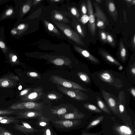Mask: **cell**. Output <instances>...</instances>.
I'll list each match as a JSON object with an SVG mask.
<instances>
[{
    "label": "cell",
    "instance_id": "obj_1",
    "mask_svg": "<svg viewBox=\"0 0 135 135\" xmlns=\"http://www.w3.org/2000/svg\"><path fill=\"white\" fill-rule=\"evenodd\" d=\"M52 126L58 131L65 132L76 129L81 123L80 119L51 120Z\"/></svg>",
    "mask_w": 135,
    "mask_h": 135
},
{
    "label": "cell",
    "instance_id": "obj_2",
    "mask_svg": "<svg viewBox=\"0 0 135 135\" xmlns=\"http://www.w3.org/2000/svg\"><path fill=\"white\" fill-rule=\"evenodd\" d=\"M42 104L32 102H27L13 104L9 107L8 109L12 110H34L42 111Z\"/></svg>",
    "mask_w": 135,
    "mask_h": 135
},
{
    "label": "cell",
    "instance_id": "obj_3",
    "mask_svg": "<svg viewBox=\"0 0 135 135\" xmlns=\"http://www.w3.org/2000/svg\"><path fill=\"white\" fill-rule=\"evenodd\" d=\"M54 83L60 84L65 87L88 91L87 89L73 82L68 81L58 76H54L52 78Z\"/></svg>",
    "mask_w": 135,
    "mask_h": 135
},
{
    "label": "cell",
    "instance_id": "obj_4",
    "mask_svg": "<svg viewBox=\"0 0 135 135\" xmlns=\"http://www.w3.org/2000/svg\"><path fill=\"white\" fill-rule=\"evenodd\" d=\"M88 11L89 15V26L91 33L94 36L96 31L95 15H94L91 1L88 0L86 2Z\"/></svg>",
    "mask_w": 135,
    "mask_h": 135
},
{
    "label": "cell",
    "instance_id": "obj_5",
    "mask_svg": "<svg viewBox=\"0 0 135 135\" xmlns=\"http://www.w3.org/2000/svg\"><path fill=\"white\" fill-rule=\"evenodd\" d=\"M102 93L104 99L113 112L117 114L119 112L118 103L113 96L103 90Z\"/></svg>",
    "mask_w": 135,
    "mask_h": 135
},
{
    "label": "cell",
    "instance_id": "obj_6",
    "mask_svg": "<svg viewBox=\"0 0 135 135\" xmlns=\"http://www.w3.org/2000/svg\"><path fill=\"white\" fill-rule=\"evenodd\" d=\"M17 119L37 118L42 115V111L22 110L16 114Z\"/></svg>",
    "mask_w": 135,
    "mask_h": 135
},
{
    "label": "cell",
    "instance_id": "obj_7",
    "mask_svg": "<svg viewBox=\"0 0 135 135\" xmlns=\"http://www.w3.org/2000/svg\"><path fill=\"white\" fill-rule=\"evenodd\" d=\"M13 1L15 4V8L17 21L21 20L23 15L27 13L30 10V6L27 4H22L20 0Z\"/></svg>",
    "mask_w": 135,
    "mask_h": 135
},
{
    "label": "cell",
    "instance_id": "obj_8",
    "mask_svg": "<svg viewBox=\"0 0 135 135\" xmlns=\"http://www.w3.org/2000/svg\"><path fill=\"white\" fill-rule=\"evenodd\" d=\"M21 124L17 123L15 124L13 127L17 131L25 134L33 133L38 132L37 129L32 127L28 123L21 121Z\"/></svg>",
    "mask_w": 135,
    "mask_h": 135
},
{
    "label": "cell",
    "instance_id": "obj_9",
    "mask_svg": "<svg viewBox=\"0 0 135 135\" xmlns=\"http://www.w3.org/2000/svg\"><path fill=\"white\" fill-rule=\"evenodd\" d=\"M16 17L15 7L12 5L6 4L3 12L0 16V22L8 19H14Z\"/></svg>",
    "mask_w": 135,
    "mask_h": 135
},
{
    "label": "cell",
    "instance_id": "obj_10",
    "mask_svg": "<svg viewBox=\"0 0 135 135\" xmlns=\"http://www.w3.org/2000/svg\"><path fill=\"white\" fill-rule=\"evenodd\" d=\"M85 117V115L83 113L80 112L76 109H74L73 111L62 115L59 119H81Z\"/></svg>",
    "mask_w": 135,
    "mask_h": 135
},
{
    "label": "cell",
    "instance_id": "obj_11",
    "mask_svg": "<svg viewBox=\"0 0 135 135\" xmlns=\"http://www.w3.org/2000/svg\"><path fill=\"white\" fill-rule=\"evenodd\" d=\"M114 130L118 135H133V132L131 128L128 126L120 125L114 127Z\"/></svg>",
    "mask_w": 135,
    "mask_h": 135
},
{
    "label": "cell",
    "instance_id": "obj_12",
    "mask_svg": "<svg viewBox=\"0 0 135 135\" xmlns=\"http://www.w3.org/2000/svg\"><path fill=\"white\" fill-rule=\"evenodd\" d=\"M76 49L81 54L91 62L95 64H99L100 62L99 61L98 59L87 50L78 47H76Z\"/></svg>",
    "mask_w": 135,
    "mask_h": 135
},
{
    "label": "cell",
    "instance_id": "obj_13",
    "mask_svg": "<svg viewBox=\"0 0 135 135\" xmlns=\"http://www.w3.org/2000/svg\"><path fill=\"white\" fill-rule=\"evenodd\" d=\"M4 30L3 27L0 28V49L4 54H6L9 47L5 41Z\"/></svg>",
    "mask_w": 135,
    "mask_h": 135
},
{
    "label": "cell",
    "instance_id": "obj_14",
    "mask_svg": "<svg viewBox=\"0 0 135 135\" xmlns=\"http://www.w3.org/2000/svg\"><path fill=\"white\" fill-rule=\"evenodd\" d=\"M63 31L67 36L71 38L76 42L80 45H84L83 43L81 41L78 35L76 33L67 28H65Z\"/></svg>",
    "mask_w": 135,
    "mask_h": 135
},
{
    "label": "cell",
    "instance_id": "obj_15",
    "mask_svg": "<svg viewBox=\"0 0 135 135\" xmlns=\"http://www.w3.org/2000/svg\"><path fill=\"white\" fill-rule=\"evenodd\" d=\"M102 55L108 61L114 65L119 66L121 64L112 56L104 51H101L100 52Z\"/></svg>",
    "mask_w": 135,
    "mask_h": 135
},
{
    "label": "cell",
    "instance_id": "obj_16",
    "mask_svg": "<svg viewBox=\"0 0 135 135\" xmlns=\"http://www.w3.org/2000/svg\"><path fill=\"white\" fill-rule=\"evenodd\" d=\"M99 76L102 80L106 82L112 83L114 81L112 75L108 71L102 72L99 74Z\"/></svg>",
    "mask_w": 135,
    "mask_h": 135
},
{
    "label": "cell",
    "instance_id": "obj_17",
    "mask_svg": "<svg viewBox=\"0 0 135 135\" xmlns=\"http://www.w3.org/2000/svg\"><path fill=\"white\" fill-rule=\"evenodd\" d=\"M36 119L38 120L36 123L38 127H42L49 125L51 121L50 119L43 115L39 117Z\"/></svg>",
    "mask_w": 135,
    "mask_h": 135
},
{
    "label": "cell",
    "instance_id": "obj_18",
    "mask_svg": "<svg viewBox=\"0 0 135 135\" xmlns=\"http://www.w3.org/2000/svg\"><path fill=\"white\" fill-rule=\"evenodd\" d=\"M94 6L95 9V15L96 16L103 21L104 23H107L108 21L103 12L99 8L98 6H97V5L95 4V6Z\"/></svg>",
    "mask_w": 135,
    "mask_h": 135
},
{
    "label": "cell",
    "instance_id": "obj_19",
    "mask_svg": "<svg viewBox=\"0 0 135 135\" xmlns=\"http://www.w3.org/2000/svg\"><path fill=\"white\" fill-rule=\"evenodd\" d=\"M104 116L102 115L98 117L91 122L85 128V129L88 131L90 129L99 124L103 119Z\"/></svg>",
    "mask_w": 135,
    "mask_h": 135
},
{
    "label": "cell",
    "instance_id": "obj_20",
    "mask_svg": "<svg viewBox=\"0 0 135 135\" xmlns=\"http://www.w3.org/2000/svg\"><path fill=\"white\" fill-rule=\"evenodd\" d=\"M97 104L99 107L105 113L109 114H111L110 111L103 100L98 96H97Z\"/></svg>",
    "mask_w": 135,
    "mask_h": 135
},
{
    "label": "cell",
    "instance_id": "obj_21",
    "mask_svg": "<svg viewBox=\"0 0 135 135\" xmlns=\"http://www.w3.org/2000/svg\"><path fill=\"white\" fill-rule=\"evenodd\" d=\"M69 96L73 98H74L76 99L80 100H85V98L83 96L82 93L79 94L75 91L71 90H67L65 92Z\"/></svg>",
    "mask_w": 135,
    "mask_h": 135
},
{
    "label": "cell",
    "instance_id": "obj_22",
    "mask_svg": "<svg viewBox=\"0 0 135 135\" xmlns=\"http://www.w3.org/2000/svg\"><path fill=\"white\" fill-rule=\"evenodd\" d=\"M20 120H18L16 117L9 116L0 120V123L2 124H9L12 123L16 124L19 122Z\"/></svg>",
    "mask_w": 135,
    "mask_h": 135
},
{
    "label": "cell",
    "instance_id": "obj_23",
    "mask_svg": "<svg viewBox=\"0 0 135 135\" xmlns=\"http://www.w3.org/2000/svg\"><path fill=\"white\" fill-rule=\"evenodd\" d=\"M52 126V124L50 123L48 126L42 127L41 131L45 135H54Z\"/></svg>",
    "mask_w": 135,
    "mask_h": 135
},
{
    "label": "cell",
    "instance_id": "obj_24",
    "mask_svg": "<svg viewBox=\"0 0 135 135\" xmlns=\"http://www.w3.org/2000/svg\"><path fill=\"white\" fill-rule=\"evenodd\" d=\"M84 107L90 111L96 113H101L102 111L95 105L89 103H84Z\"/></svg>",
    "mask_w": 135,
    "mask_h": 135
},
{
    "label": "cell",
    "instance_id": "obj_25",
    "mask_svg": "<svg viewBox=\"0 0 135 135\" xmlns=\"http://www.w3.org/2000/svg\"><path fill=\"white\" fill-rule=\"evenodd\" d=\"M119 54L120 57L122 60L124 61L127 57V51L122 42L120 44Z\"/></svg>",
    "mask_w": 135,
    "mask_h": 135
},
{
    "label": "cell",
    "instance_id": "obj_26",
    "mask_svg": "<svg viewBox=\"0 0 135 135\" xmlns=\"http://www.w3.org/2000/svg\"><path fill=\"white\" fill-rule=\"evenodd\" d=\"M17 112H18L9 109H0V115L16 114Z\"/></svg>",
    "mask_w": 135,
    "mask_h": 135
},
{
    "label": "cell",
    "instance_id": "obj_27",
    "mask_svg": "<svg viewBox=\"0 0 135 135\" xmlns=\"http://www.w3.org/2000/svg\"><path fill=\"white\" fill-rule=\"evenodd\" d=\"M78 75L80 79L83 81L88 83L90 82L89 78L86 74L80 72L78 73Z\"/></svg>",
    "mask_w": 135,
    "mask_h": 135
},
{
    "label": "cell",
    "instance_id": "obj_28",
    "mask_svg": "<svg viewBox=\"0 0 135 135\" xmlns=\"http://www.w3.org/2000/svg\"><path fill=\"white\" fill-rule=\"evenodd\" d=\"M39 95L37 92H33L28 94L25 98L26 100H33L37 98Z\"/></svg>",
    "mask_w": 135,
    "mask_h": 135
},
{
    "label": "cell",
    "instance_id": "obj_29",
    "mask_svg": "<svg viewBox=\"0 0 135 135\" xmlns=\"http://www.w3.org/2000/svg\"><path fill=\"white\" fill-rule=\"evenodd\" d=\"M0 132L4 135H15L11 131L0 126Z\"/></svg>",
    "mask_w": 135,
    "mask_h": 135
},
{
    "label": "cell",
    "instance_id": "obj_30",
    "mask_svg": "<svg viewBox=\"0 0 135 135\" xmlns=\"http://www.w3.org/2000/svg\"><path fill=\"white\" fill-rule=\"evenodd\" d=\"M108 8L111 13H114L116 11V8L114 2L111 1H109L108 2Z\"/></svg>",
    "mask_w": 135,
    "mask_h": 135
},
{
    "label": "cell",
    "instance_id": "obj_31",
    "mask_svg": "<svg viewBox=\"0 0 135 135\" xmlns=\"http://www.w3.org/2000/svg\"><path fill=\"white\" fill-rule=\"evenodd\" d=\"M11 81L8 79H4L1 80L0 85L3 87L8 86L10 84Z\"/></svg>",
    "mask_w": 135,
    "mask_h": 135
},
{
    "label": "cell",
    "instance_id": "obj_32",
    "mask_svg": "<svg viewBox=\"0 0 135 135\" xmlns=\"http://www.w3.org/2000/svg\"><path fill=\"white\" fill-rule=\"evenodd\" d=\"M102 131L97 133H92L89 132L83 129L81 131V135H100L102 133Z\"/></svg>",
    "mask_w": 135,
    "mask_h": 135
},
{
    "label": "cell",
    "instance_id": "obj_33",
    "mask_svg": "<svg viewBox=\"0 0 135 135\" xmlns=\"http://www.w3.org/2000/svg\"><path fill=\"white\" fill-rule=\"evenodd\" d=\"M89 20V17L88 15H83L80 18L81 22L83 24H85Z\"/></svg>",
    "mask_w": 135,
    "mask_h": 135
},
{
    "label": "cell",
    "instance_id": "obj_34",
    "mask_svg": "<svg viewBox=\"0 0 135 135\" xmlns=\"http://www.w3.org/2000/svg\"><path fill=\"white\" fill-rule=\"evenodd\" d=\"M54 63L56 65L58 66L62 65L64 62V61L61 59H57L54 61Z\"/></svg>",
    "mask_w": 135,
    "mask_h": 135
},
{
    "label": "cell",
    "instance_id": "obj_35",
    "mask_svg": "<svg viewBox=\"0 0 135 135\" xmlns=\"http://www.w3.org/2000/svg\"><path fill=\"white\" fill-rule=\"evenodd\" d=\"M17 30L15 28L12 27L10 31V35L11 36L15 38L17 35Z\"/></svg>",
    "mask_w": 135,
    "mask_h": 135
},
{
    "label": "cell",
    "instance_id": "obj_36",
    "mask_svg": "<svg viewBox=\"0 0 135 135\" xmlns=\"http://www.w3.org/2000/svg\"><path fill=\"white\" fill-rule=\"evenodd\" d=\"M107 40L110 44H114V39L112 36L109 34L107 35Z\"/></svg>",
    "mask_w": 135,
    "mask_h": 135
},
{
    "label": "cell",
    "instance_id": "obj_37",
    "mask_svg": "<svg viewBox=\"0 0 135 135\" xmlns=\"http://www.w3.org/2000/svg\"><path fill=\"white\" fill-rule=\"evenodd\" d=\"M100 36L102 40L104 42L107 41V35L104 32H101L100 33Z\"/></svg>",
    "mask_w": 135,
    "mask_h": 135
},
{
    "label": "cell",
    "instance_id": "obj_38",
    "mask_svg": "<svg viewBox=\"0 0 135 135\" xmlns=\"http://www.w3.org/2000/svg\"><path fill=\"white\" fill-rule=\"evenodd\" d=\"M104 22L101 20H99L97 21V26L99 27H103L104 25Z\"/></svg>",
    "mask_w": 135,
    "mask_h": 135
},
{
    "label": "cell",
    "instance_id": "obj_39",
    "mask_svg": "<svg viewBox=\"0 0 135 135\" xmlns=\"http://www.w3.org/2000/svg\"><path fill=\"white\" fill-rule=\"evenodd\" d=\"M81 11L84 15H86L87 13V10L86 6L85 4L82 5L81 8Z\"/></svg>",
    "mask_w": 135,
    "mask_h": 135
},
{
    "label": "cell",
    "instance_id": "obj_40",
    "mask_svg": "<svg viewBox=\"0 0 135 135\" xmlns=\"http://www.w3.org/2000/svg\"><path fill=\"white\" fill-rule=\"evenodd\" d=\"M76 28L78 31L81 35L83 36L84 35L82 31L81 26L79 25H78L76 26Z\"/></svg>",
    "mask_w": 135,
    "mask_h": 135
},
{
    "label": "cell",
    "instance_id": "obj_41",
    "mask_svg": "<svg viewBox=\"0 0 135 135\" xmlns=\"http://www.w3.org/2000/svg\"><path fill=\"white\" fill-rule=\"evenodd\" d=\"M55 18L59 20H62L63 18V16L60 14L58 13L56 14L54 16Z\"/></svg>",
    "mask_w": 135,
    "mask_h": 135
},
{
    "label": "cell",
    "instance_id": "obj_42",
    "mask_svg": "<svg viewBox=\"0 0 135 135\" xmlns=\"http://www.w3.org/2000/svg\"><path fill=\"white\" fill-rule=\"evenodd\" d=\"M47 97L48 98L51 99H54L57 98V96L55 94H51L48 95Z\"/></svg>",
    "mask_w": 135,
    "mask_h": 135
},
{
    "label": "cell",
    "instance_id": "obj_43",
    "mask_svg": "<svg viewBox=\"0 0 135 135\" xmlns=\"http://www.w3.org/2000/svg\"><path fill=\"white\" fill-rule=\"evenodd\" d=\"M71 11L73 15L76 16L77 14V12L76 9L74 7L72 8L71 10Z\"/></svg>",
    "mask_w": 135,
    "mask_h": 135
},
{
    "label": "cell",
    "instance_id": "obj_44",
    "mask_svg": "<svg viewBox=\"0 0 135 135\" xmlns=\"http://www.w3.org/2000/svg\"><path fill=\"white\" fill-rule=\"evenodd\" d=\"M28 91V90L27 89H25L23 90L20 92V95L21 96L27 93Z\"/></svg>",
    "mask_w": 135,
    "mask_h": 135
},
{
    "label": "cell",
    "instance_id": "obj_45",
    "mask_svg": "<svg viewBox=\"0 0 135 135\" xmlns=\"http://www.w3.org/2000/svg\"><path fill=\"white\" fill-rule=\"evenodd\" d=\"M54 27L53 25L51 23H49L48 25V28L50 31H52L54 29Z\"/></svg>",
    "mask_w": 135,
    "mask_h": 135
},
{
    "label": "cell",
    "instance_id": "obj_46",
    "mask_svg": "<svg viewBox=\"0 0 135 135\" xmlns=\"http://www.w3.org/2000/svg\"><path fill=\"white\" fill-rule=\"evenodd\" d=\"M131 71L132 74L134 76L135 75V67L134 65L131 68Z\"/></svg>",
    "mask_w": 135,
    "mask_h": 135
},
{
    "label": "cell",
    "instance_id": "obj_47",
    "mask_svg": "<svg viewBox=\"0 0 135 135\" xmlns=\"http://www.w3.org/2000/svg\"><path fill=\"white\" fill-rule=\"evenodd\" d=\"M131 94L134 98L135 97V89L134 88H132L130 90Z\"/></svg>",
    "mask_w": 135,
    "mask_h": 135
},
{
    "label": "cell",
    "instance_id": "obj_48",
    "mask_svg": "<svg viewBox=\"0 0 135 135\" xmlns=\"http://www.w3.org/2000/svg\"><path fill=\"white\" fill-rule=\"evenodd\" d=\"M29 75L30 76L32 77H36L38 76L37 73L35 72H30L29 73Z\"/></svg>",
    "mask_w": 135,
    "mask_h": 135
},
{
    "label": "cell",
    "instance_id": "obj_49",
    "mask_svg": "<svg viewBox=\"0 0 135 135\" xmlns=\"http://www.w3.org/2000/svg\"><path fill=\"white\" fill-rule=\"evenodd\" d=\"M9 117V116L6 115H0V120L8 118Z\"/></svg>",
    "mask_w": 135,
    "mask_h": 135
},
{
    "label": "cell",
    "instance_id": "obj_50",
    "mask_svg": "<svg viewBox=\"0 0 135 135\" xmlns=\"http://www.w3.org/2000/svg\"><path fill=\"white\" fill-rule=\"evenodd\" d=\"M132 42L133 43L134 47V48L135 44V36L134 35V36L133 37Z\"/></svg>",
    "mask_w": 135,
    "mask_h": 135
},
{
    "label": "cell",
    "instance_id": "obj_51",
    "mask_svg": "<svg viewBox=\"0 0 135 135\" xmlns=\"http://www.w3.org/2000/svg\"><path fill=\"white\" fill-rule=\"evenodd\" d=\"M9 0H0V5L6 2H7Z\"/></svg>",
    "mask_w": 135,
    "mask_h": 135
},
{
    "label": "cell",
    "instance_id": "obj_52",
    "mask_svg": "<svg viewBox=\"0 0 135 135\" xmlns=\"http://www.w3.org/2000/svg\"><path fill=\"white\" fill-rule=\"evenodd\" d=\"M118 69L119 70H122L123 69V67L121 65H120L119 66Z\"/></svg>",
    "mask_w": 135,
    "mask_h": 135
},
{
    "label": "cell",
    "instance_id": "obj_53",
    "mask_svg": "<svg viewBox=\"0 0 135 135\" xmlns=\"http://www.w3.org/2000/svg\"><path fill=\"white\" fill-rule=\"evenodd\" d=\"M95 1L99 3H101L102 2V1L100 0H95Z\"/></svg>",
    "mask_w": 135,
    "mask_h": 135
},
{
    "label": "cell",
    "instance_id": "obj_54",
    "mask_svg": "<svg viewBox=\"0 0 135 135\" xmlns=\"http://www.w3.org/2000/svg\"><path fill=\"white\" fill-rule=\"evenodd\" d=\"M22 87L21 85H20L18 87V89L19 90H21L22 89Z\"/></svg>",
    "mask_w": 135,
    "mask_h": 135
},
{
    "label": "cell",
    "instance_id": "obj_55",
    "mask_svg": "<svg viewBox=\"0 0 135 135\" xmlns=\"http://www.w3.org/2000/svg\"><path fill=\"white\" fill-rule=\"evenodd\" d=\"M132 3L134 5L135 4V1L134 0H132Z\"/></svg>",
    "mask_w": 135,
    "mask_h": 135
},
{
    "label": "cell",
    "instance_id": "obj_56",
    "mask_svg": "<svg viewBox=\"0 0 135 135\" xmlns=\"http://www.w3.org/2000/svg\"><path fill=\"white\" fill-rule=\"evenodd\" d=\"M126 1L127 2H132V0H126Z\"/></svg>",
    "mask_w": 135,
    "mask_h": 135
},
{
    "label": "cell",
    "instance_id": "obj_57",
    "mask_svg": "<svg viewBox=\"0 0 135 135\" xmlns=\"http://www.w3.org/2000/svg\"><path fill=\"white\" fill-rule=\"evenodd\" d=\"M54 135H58L54 131Z\"/></svg>",
    "mask_w": 135,
    "mask_h": 135
},
{
    "label": "cell",
    "instance_id": "obj_58",
    "mask_svg": "<svg viewBox=\"0 0 135 135\" xmlns=\"http://www.w3.org/2000/svg\"><path fill=\"white\" fill-rule=\"evenodd\" d=\"M55 1V2H58L59 1H60L59 0H53L52 1Z\"/></svg>",
    "mask_w": 135,
    "mask_h": 135
},
{
    "label": "cell",
    "instance_id": "obj_59",
    "mask_svg": "<svg viewBox=\"0 0 135 135\" xmlns=\"http://www.w3.org/2000/svg\"><path fill=\"white\" fill-rule=\"evenodd\" d=\"M0 135H4L0 132Z\"/></svg>",
    "mask_w": 135,
    "mask_h": 135
},
{
    "label": "cell",
    "instance_id": "obj_60",
    "mask_svg": "<svg viewBox=\"0 0 135 135\" xmlns=\"http://www.w3.org/2000/svg\"><path fill=\"white\" fill-rule=\"evenodd\" d=\"M42 135H45L44 134H42Z\"/></svg>",
    "mask_w": 135,
    "mask_h": 135
}]
</instances>
